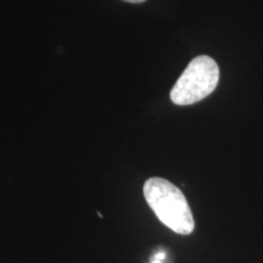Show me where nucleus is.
I'll list each match as a JSON object with an SVG mask.
<instances>
[{"label": "nucleus", "instance_id": "nucleus-4", "mask_svg": "<svg viewBox=\"0 0 263 263\" xmlns=\"http://www.w3.org/2000/svg\"><path fill=\"white\" fill-rule=\"evenodd\" d=\"M124 2H128V3H143V2H145V0H124Z\"/></svg>", "mask_w": 263, "mask_h": 263}, {"label": "nucleus", "instance_id": "nucleus-3", "mask_svg": "<svg viewBox=\"0 0 263 263\" xmlns=\"http://www.w3.org/2000/svg\"><path fill=\"white\" fill-rule=\"evenodd\" d=\"M154 258L160 259V261H163V259L166 258V254H164L163 251H162V252H159V254H156L155 256H154Z\"/></svg>", "mask_w": 263, "mask_h": 263}, {"label": "nucleus", "instance_id": "nucleus-1", "mask_svg": "<svg viewBox=\"0 0 263 263\" xmlns=\"http://www.w3.org/2000/svg\"><path fill=\"white\" fill-rule=\"evenodd\" d=\"M144 196L162 224L177 234L189 235L194 232L193 212L184 194L168 180L153 177L144 184Z\"/></svg>", "mask_w": 263, "mask_h": 263}, {"label": "nucleus", "instance_id": "nucleus-2", "mask_svg": "<svg viewBox=\"0 0 263 263\" xmlns=\"http://www.w3.org/2000/svg\"><path fill=\"white\" fill-rule=\"evenodd\" d=\"M219 81V68L212 58L200 55L192 60L171 90V100L179 106L193 105L209 97Z\"/></svg>", "mask_w": 263, "mask_h": 263}, {"label": "nucleus", "instance_id": "nucleus-5", "mask_svg": "<svg viewBox=\"0 0 263 263\" xmlns=\"http://www.w3.org/2000/svg\"><path fill=\"white\" fill-rule=\"evenodd\" d=\"M151 263H162V261H160V259H156V258H154V261L151 262Z\"/></svg>", "mask_w": 263, "mask_h": 263}]
</instances>
